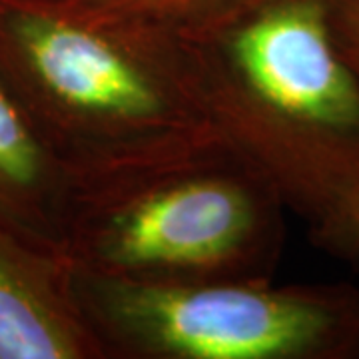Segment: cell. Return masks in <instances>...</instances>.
I'll use <instances>...</instances> for the list:
<instances>
[{"instance_id":"277c9868","label":"cell","mask_w":359,"mask_h":359,"mask_svg":"<svg viewBox=\"0 0 359 359\" xmlns=\"http://www.w3.org/2000/svg\"><path fill=\"white\" fill-rule=\"evenodd\" d=\"M104 359H359V287L132 282L74 269Z\"/></svg>"},{"instance_id":"5b68a950","label":"cell","mask_w":359,"mask_h":359,"mask_svg":"<svg viewBox=\"0 0 359 359\" xmlns=\"http://www.w3.org/2000/svg\"><path fill=\"white\" fill-rule=\"evenodd\" d=\"M0 359H104L65 250L0 216Z\"/></svg>"},{"instance_id":"52a82bcc","label":"cell","mask_w":359,"mask_h":359,"mask_svg":"<svg viewBox=\"0 0 359 359\" xmlns=\"http://www.w3.org/2000/svg\"><path fill=\"white\" fill-rule=\"evenodd\" d=\"M94 11L142 20L180 39L224 25L264 0H78Z\"/></svg>"},{"instance_id":"ba28073f","label":"cell","mask_w":359,"mask_h":359,"mask_svg":"<svg viewBox=\"0 0 359 359\" xmlns=\"http://www.w3.org/2000/svg\"><path fill=\"white\" fill-rule=\"evenodd\" d=\"M309 240L330 257L359 268V184L325 218L309 228Z\"/></svg>"},{"instance_id":"7a4b0ae2","label":"cell","mask_w":359,"mask_h":359,"mask_svg":"<svg viewBox=\"0 0 359 359\" xmlns=\"http://www.w3.org/2000/svg\"><path fill=\"white\" fill-rule=\"evenodd\" d=\"M182 40L212 126L316 226L359 184V72L330 0H264Z\"/></svg>"},{"instance_id":"6da1fadb","label":"cell","mask_w":359,"mask_h":359,"mask_svg":"<svg viewBox=\"0 0 359 359\" xmlns=\"http://www.w3.org/2000/svg\"><path fill=\"white\" fill-rule=\"evenodd\" d=\"M0 74L78 186L222 138L184 40L78 0H0Z\"/></svg>"},{"instance_id":"9c48e42d","label":"cell","mask_w":359,"mask_h":359,"mask_svg":"<svg viewBox=\"0 0 359 359\" xmlns=\"http://www.w3.org/2000/svg\"><path fill=\"white\" fill-rule=\"evenodd\" d=\"M330 20L339 50L359 72V0H330Z\"/></svg>"},{"instance_id":"8992f818","label":"cell","mask_w":359,"mask_h":359,"mask_svg":"<svg viewBox=\"0 0 359 359\" xmlns=\"http://www.w3.org/2000/svg\"><path fill=\"white\" fill-rule=\"evenodd\" d=\"M78 180L0 74V216L65 250Z\"/></svg>"},{"instance_id":"3957f363","label":"cell","mask_w":359,"mask_h":359,"mask_svg":"<svg viewBox=\"0 0 359 359\" xmlns=\"http://www.w3.org/2000/svg\"><path fill=\"white\" fill-rule=\"evenodd\" d=\"M287 208L224 138L78 186L72 268L132 282L273 278Z\"/></svg>"}]
</instances>
